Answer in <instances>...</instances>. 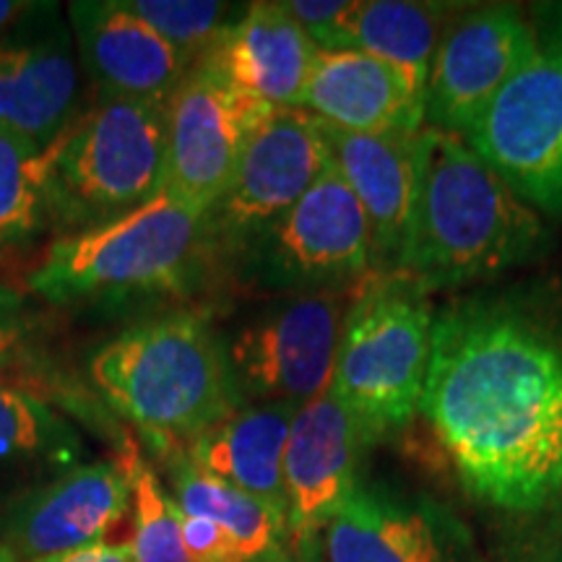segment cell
Listing matches in <instances>:
<instances>
[{
  "mask_svg": "<svg viewBox=\"0 0 562 562\" xmlns=\"http://www.w3.org/2000/svg\"><path fill=\"white\" fill-rule=\"evenodd\" d=\"M419 412L476 503L562 508V323L518 294L435 311Z\"/></svg>",
  "mask_w": 562,
  "mask_h": 562,
  "instance_id": "obj_1",
  "label": "cell"
},
{
  "mask_svg": "<svg viewBox=\"0 0 562 562\" xmlns=\"http://www.w3.org/2000/svg\"><path fill=\"white\" fill-rule=\"evenodd\" d=\"M542 220L461 136L419 133V178L398 271L427 294L484 281L539 258Z\"/></svg>",
  "mask_w": 562,
  "mask_h": 562,
  "instance_id": "obj_2",
  "label": "cell"
},
{
  "mask_svg": "<svg viewBox=\"0 0 562 562\" xmlns=\"http://www.w3.org/2000/svg\"><path fill=\"white\" fill-rule=\"evenodd\" d=\"M89 381L161 459L245 404L224 339L195 311L140 321L112 336L89 357Z\"/></svg>",
  "mask_w": 562,
  "mask_h": 562,
  "instance_id": "obj_3",
  "label": "cell"
},
{
  "mask_svg": "<svg viewBox=\"0 0 562 562\" xmlns=\"http://www.w3.org/2000/svg\"><path fill=\"white\" fill-rule=\"evenodd\" d=\"M216 261L209 211L170 193L104 227L60 235L30 273V290L53 305L125 294L188 292Z\"/></svg>",
  "mask_w": 562,
  "mask_h": 562,
  "instance_id": "obj_4",
  "label": "cell"
},
{
  "mask_svg": "<svg viewBox=\"0 0 562 562\" xmlns=\"http://www.w3.org/2000/svg\"><path fill=\"white\" fill-rule=\"evenodd\" d=\"M435 311L402 271L370 273L355 290L336 349L331 393L368 446L412 427L432 349Z\"/></svg>",
  "mask_w": 562,
  "mask_h": 562,
  "instance_id": "obj_5",
  "label": "cell"
},
{
  "mask_svg": "<svg viewBox=\"0 0 562 562\" xmlns=\"http://www.w3.org/2000/svg\"><path fill=\"white\" fill-rule=\"evenodd\" d=\"M167 102L100 100L53 144L50 222L79 235L165 193Z\"/></svg>",
  "mask_w": 562,
  "mask_h": 562,
  "instance_id": "obj_6",
  "label": "cell"
},
{
  "mask_svg": "<svg viewBox=\"0 0 562 562\" xmlns=\"http://www.w3.org/2000/svg\"><path fill=\"white\" fill-rule=\"evenodd\" d=\"M237 269L252 290L281 297L347 290L370 277L368 216L334 161L311 191L237 258Z\"/></svg>",
  "mask_w": 562,
  "mask_h": 562,
  "instance_id": "obj_7",
  "label": "cell"
},
{
  "mask_svg": "<svg viewBox=\"0 0 562 562\" xmlns=\"http://www.w3.org/2000/svg\"><path fill=\"white\" fill-rule=\"evenodd\" d=\"M355 286L281 297L250 315L224 341L245 404H307L331 389L336 349Z\"/></svg>",
  "mask_w": 562,
  "mask_h": 562,
  "instance_id": "obj_8",
  "label": "cell"
},
{
  "mask_svg": "<svg viewBox=\"0 0 562 562\" xmlns=\"http://www.w3.org/2000/svg\"><path fill=\"white\" fill-rule=\"evenodd\" d=\"M328 165L318 117L302 108L273 110L245 146L227 191L209 209L216 261H237Z\"/></svg>",
  "mask_w": 562,
  "mask_h": 562,
  "instance_id": "obj_9",
  "label": "cell"
},
{
  "mask_svg": "<svg viewBox=\"0 0 562 562\" xmlns=\"http://www.w3.org/2000/svg\"><path fill=\"white\" fill-rule=\"evenodd\" d=\"M531 209L562 216V53H537L463 136Z\"/></svg>",
  "mask_w": 562,
  "mask_h": 562,
  "instance_id": "obj_10",
  "label": "cell"
},
{
  "mask_svg": "<svg viewBox=\"0 0 562 562\" xmlns=\"http://www.w3.org/2000/svg\"><path fill=\"white\" fill-rule=\"evenodd\" d=\"M292 550L300 562H476L467 531L446 508L362 480Z\"/></svg>",
  "mask_w": 562,
  "mask_h": 562,
  "instance_id": "obj_11",
  "label": "cell"
},
{
  "mask_svg": "<svg viewBox=\"0 0 562 562\" xmlns=\"http://www.w3.org/2000/svg\"><path fill=\"white\" fill-rule=\"evenodd\" d=\"M273 110L232 89L209 66L195 63L165 108V191L209 211L227 191L252 133Z\"/></svg>",
  "mask_w": 562,
  "mask_h": 562,
  "instance_id": "obj_12",
  "label": "cell"
},
{
  "mask_svg": "<svg viewBox=\"0 0 562 562\" xmlns=\"http://www.w3.org/2000/svg\"><path fill=\"white\" fill-rule=\"evenodd\" d=\"M539 50L531 19L516 5H480L459 13L435 55L425 121L435 131L467 136Z\"/></svg>",
  "mask_w": 562,
  "mask_h": 562,
  "instance_id": "obj_13",
  "label": "cell"
},
{
  "mask_svg": "<svg viewBox=\"0 0 562 562\" xmlns=\"http://www.w3.org/2000/svg\"><path fill=\"white\" fill-rule=\"evenodd\" d=\"M131 510V480L117 461L76 463L0 510V542L19 560H40L102 542Z\"/></svg>",
  "mask_w": 562,
  "mask_h": 562,
  "instance_id": "obj_14",
  "label": "cell"
},
{
  "mask_svg": "<svg viewBox=\"0 0 562 562\" xmlns=\"http://www.w3.org/2000/svg\"><path fill=\"white\" fill-rule=\"evenodd\" d=\"M364 448L360 427L331 389L300 406L281 467L292 547L326 524L357 487Z\"/></svg>",
  "mask_w": 562,
  "mask_h": 562,
  "instance_id": "obj_15",
  "label": "cell"
},
{
  "mask_svg": "<svg viewBox=\"0 0 562 562\" xmlns=\"http://www.w3.org/2000/svg\"><path fill=\"white\" fill-rule=\"evenodd\" d=\"M37 9L0 34V128L53 146L79 117V66L55 13L32 24Z\"/></svg>",
  "mask_w": 562,
  "mask_h": 562,
  "instance_id": "obj_16",
  "label": "cell"
},
{
  "mask_svg": "<svg viewBox=\"0 0 562 562\" xmlns=\"http://www.w3.org/2000/svg\"><path fill=\"white\" fill-rule=\"evenodd\" d=\"M68 19L100 100L167 102L193 68L123 0H76Z\"/></svg>",
  "mask_w": 562,
  "mask_h": 562,
  "instance_id": "obj_17",
  "label": "cell"
},
{
  "mask_svg": "<svg viewBox=\"0 0 562 562\" xmlns=\"http://www.w3.org/2000/svg\"><path fill=\"white\" fill-rule=\"evenodd\" d=\"M336 170L368 216L372 273L398 271L419 178V133H351L321 121Z\"/></svg>",
  "mask_w": 562,
  "mask_h": 562,
  "instance_id": "obj_18",
  "label": "cell"
},
{
  "mask_svg": "<svg viewBox=\"0 0 562 562\" xmlns=\"http://www.w3.org/2000/svg\"><path fill=\"white\" fill-rule=\"evenodd\" d=\"M315 55L318 47L284 3L258 0L232 21L199 63L252 100L271 108H302Z\"/></svg>",
  "mask_w": 562,
  "mask_h": 562,
  "instance_id": "obj_19",
  "label": "cell"
},
{
  "mask_svg": "<svg viewBox=\"0 0 562 562\" xmlns=\"http://www.w3.org/2000/svg\"><path fill=\"white\" fill-rule=\"evenodd\" d=\"M302 110L351 133H419L425 94L391 63L364 50H318Z\"/></svg>",
  "mask_w": 562,
  "mask_h": 562,
  "instance_id": "obj_20",
  "label": "cell"
},
{
  "mask_svg": "<svg viewBox=\"0 0 562 562\" xmlns=\"http://www.w3.org/2000/svg\"><path fill=\"white\" fill-rule=\"evenodd\" d=\"M300 406L292 402L243 404L182 448L203 472L286 510L284 448Z\"/></svg>",
  "mask_w": 562,
  "mask_h": 562,
  "instance_id": "obj_21",
  "label": "cell"
},
{
  "mask_svg": "<svg viewBox=\"0 0 562 562\" xmlns=\"http://www.w3.org/2000/svg\"><path fill=\"white\" fill-rule=\"evenodd\" d=\"M167 474L178 508L188 516L220 524L240 547L245 562L279 550L290 539L286 510L281 505L203 472L182 451L167 456Z\"/></svg>",
  "mask_w": 562,
  "mask_h": 562,
  "instance_id": "obj_22",
  "label": "cell"
},
{
  "mask_svg": "<svg viewBox=\"0 0 562 562\" xmlns=\"http://www.w3.org/2000/svg\"><path fill=\"white\" fill-rule=\"evenodd\" d=\"M453 19L456 5L448 3L368 0L357 11L351 45L396 66L427 97L435 55Z\"/></svg>",
  "mask_w": 562,
  "mask_h": 562,
  "instance_id": "obj_23",
  "label": "cell"
},
{
  "mask_svg": "<svg viewBox=\"0 0 562 562\" xmlns=\"http://www.w3.org/2000/svg\"><path fill=\"white\" fill-rule=\"evenodd\" d=\"M53 146L0 128V248L32 240L50 222Z\"/></svg>",
  "mask_w": 562,
  "mask_h": 562,
  "instance_id": "obj_24",
  "label": "cell"
},
{
  "mask_svg": "<svg viewBox=\"0 0 562 562\" xmlns=\"http://www.w3.org/2000/svg\"><path fill=\"white\" fill-rule=\"evenodd\" d=\"M81 456V435L53 409L50 402L16 385L0 383V463H76Z\"/></svg>",
  "mask_w": 562,
  "mask_h": 562,
  "instance_id": "obj_25",
  "label": "cell"
},
{
  "mask_svg": "<svg viewBox=\"0 0 562 562\" xmlns=\"http://www.w3.org/2000/svg\"><path fill=\"white\" fill-rule=\"evenodd\" d=\"M121 467L131 480L133 562H191L182 544L180 508L161 484L157 469L140 453Z\"/></svg>",
  "mask_w": 562,
  "mask_h": 562,
  "instance_id": "obj_26",
  "label": "cell"
},
{
  "mask_svg": "<svg viewBox=\"0 0 562 562\" xmlns=\"http://www.w3.org/2000/svg\"><path fill=\"white\" fill-rule=\"evenodd\" d=\"M161 40L170 42L182 58L195 66L216 37L240 16L235 5L214 0H123Z\"/></svg>",
  "mask_w": 562,
  "mask_h": 562,
  "instance_id": "obj_27",
  "label": "cell"
},
{
  "mask_svg": "<svg viewBox=\"0 0 562 562\" xmlns=\"http://www.w3.org/2000/svg\"><path fill=\"white\" fill-rule=\"evenodd\" d=\"M362 0H284V9L318 50H355L351 32Z\"/></svg>",
  "mask_w": 562,
  "mask_h": 562,
  "instance_id": "obj_28",
  "label": "cell"
},
{
  "mask_svg": "<svg viewBox=\"0 0 562 562\" xmlns=\"http://www.w3.org/2000/svg\"><path fill=\"white\" fill-rule=\"evenodd\" d=\"M180 529L191 562H245L240 547L220 524L180 510Z\"/></svg>",
  "mask_w": 562,
  "mask_h": 562,
  "instance_id": "obj_29",
  "label": "cell"
},
{
  "mask_svg": "<svg viewBox=\"0 0 562 562\" xmlns=\"http://www.w3.org/2000/svg\"><path fill=\"white\" fill-rule=\"evenodd\" d=\"M32 349H34V331L30 321L13 318V321L0 323V375L30 364Z\"/></svg>",
  "mask_w": 562,
  "mask_h": 562,
  "instance_id": "obj_30",
  "label": "cell"
},
{
  "mask_svg": "<svg viewBox=\"0 0 562 562\" xmlns=\"http://www.w3.org/2000/svg\"><path fill=\"white\" fill-rule=\"evenodd\" d=\"M32 562H133L131 542L110 544V542H94L79 550L53 554V558H40Z\"/></svg>",
  "mask_w": 562,
  "mask_h": 562,
  "instance_id": "obj_31",
  "label": "cell"
},
{
  "mask_svg": "<svg viewBox=\"0 0 562 562\" xmlns=\"http://www.w3.org/2000/svg\"><path fill=\"white\" fill-rule=\"evenodd\" d=\"M531 24L547 50L562 53V3H537L531 11Z\"/></svg>",
  "mask_w": 562,
  "mask_h": 562,
  "instance_id": "obj_32",
  "label": "cell"
},
{
  "mask_svg": "<svg viewBox=\"0 0 562 562\" xmlns=\"http://www.w3.org/2000/svg\"><path fill=\"white\" fill-rule=\"evenodd\" d=\"M37 9V3H16V0H0V34H5L11 26H16L21 19H26Z\"/></svg>",
  "mask_w": 562,
  "mask_h": 562,
  "instance_id": "obj_33",
  "label": "cell"
},
{
  "mask_svg": "<svg viewBox=\"0 0 562 562\" xmlns=\"http://www.w3.org/2000/svg\"><path fill=\"white\" fill-rule=\"evenodd\" d=\"M24 313V294L9 284H0V323L21 318Z\"/></svg>",
  "mask_w": 562,
  "mask_h": 562,
  "instance_id": "obj_34",
  "label": "cell"
},
{
  "mask_svg": "<svg viewBox=\"0 0 562 562\" xmlns=\"http://www.w3.org/2000/svg\"><path fill=\"white\" fill-rule=\"evenodd\" d=\"M529 562H562V526L550 533V539L531 554Z\"/></svg>",
  "mask_w": 562,
  "mask_h": 562,
  "instance_id": "obj_35",
  "label": "cell"
},
{
  "mask_svg": "<svg viewBox=\"0 0 562 562\" xmlns=\"http://www.w3.org/2000/svg\"><path fill=\"white\" fill-rule=\"evenodd\" d=\"M252 562H300V560L294 558L292 552H286V547H279V550L263 554V558H258V560H252Z\"/></svg>",
  "mask_w": 562,
  "mask_h": 562,
  "instance_id": "obj_36",
  "label": "cell"
},
{
  "mask_svg": "<svg viewBox=\"0 0 562 562\" xmlns=\"http://www.w3.org/2000/svg\"><path fill=\"white\" fill-rule=\"evenodd\" d=\"M0 562H21V560L9 550V547L0 542Z\"/></svg>",
  "mask_w": 562,
  "mask_h": 562,
  "instance_id": "obj_37",
  "label": "cell"
}]
</instances>
